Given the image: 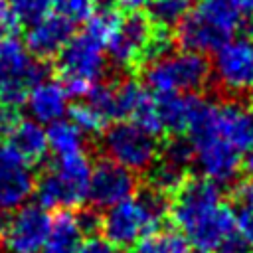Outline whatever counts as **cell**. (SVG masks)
<instances>
[{"label": "cell", "mask_w": 253, "mask_h": 253, "mask_svg": "<svg viewBox=\"0 0 253 253\" xmlns=\"http://www.w3.org/2000/svg\"><path fill=\"white\" fill-rule=\"evenodd\" d=\"M176 229L200 253H213L237 231L235 211L223 202L221 186L210 178H186L172 194L168 210Z\"/></svg>", "instance_id": "6da1fadb"}, {"label": "cell", "mask_w": 253, "mask_h": 253, "mask_svg": "<svg viewBox=\"0 0 253 253\" xmlns=\"http://www.w3.org/2000/svg\"><path fill=\"white\" fill-rule=\"evenodd\" d=\"M245 14L239 0H198L176 26V42L182 49L213 53L241 30Z\"/></svg>", "instance_id": "7a4b0ae2"}, {"label": "cell", "mask_w": 253, "mask_h": 253, "mask_svg": "<svg viewBox=\"0 0 253 253\" xmlns=\"http://www.w3.org/2000/svg\"><path fill=\"white\" fill-rule=\"evenodd\" d=\"M211 105V101L202 97L188 128V138L194 148V164L204 178H210L219 186H235L241 176V154L213 128Z\"/></svg>", "instance_id": "3957f363"}, {"label": "cell", "mask_w": 253, "mask_h": 253, "mask_svg": "<svg viewBox=\"0 0 253 253\" xmlns=\"http://www.w3.org/2000/svg\"><path fill=\"white\" fill-rule=\"evenodd\" d=\"M170 210V198L152 188L142 190L111 208L101 217V229L107 239L119 247H130L140 237L156 231Z\"/></svg>", "instance_id": "277c9868"}, {"label": "cell", "mask_w": 253, "mask_h": 253, "mask_svg": "<svg viewBox=\"0 0 253 253\" xmlns=\"http://www.w3.org/2000/svg\"><path fill=\"white\" fill-rule=\"evenodd\" d=\"M107 67L105 38L91 26L73 34L57 53V71L69 97H87Z\"/></svg>", "instance_id": "5b68a950"}, {"label": "cell", "mask_w": 253, "mask_h": 253, "mask_svg": "<svg viewBox=\"0 0 253 253\" xmlns=\"http://www.w3.org/2000/svg\"><path fill=\"white\" fill-rule=\"evenodd\" d=\"M91 162L85 152L55 156V162L40 176L34 190L45 210H71L87 198Z\"/></svg>", "instance_id": "8992f818"}, {"label": "cell", "mask_w": 253, "mask_h": 253, "mask_svg": "<svg viewBox=\"0 0 253 253\" xmlns=\"http://www.w3.org/2000/svg\"><path fill=\"white\" fill-rule=\"evenodd\" d=\"M211 77V65L204 53L168 51L144 67V81L150 93H196L202 91Z\"/></svg>", "instance_id": "52a82bcc"}, {"label": "cell", "mask_w": 253, "mask_h": 253, "mask_svg": "<svg viewBox=\"0 0 253 253\" xmlns=\"http://www.w3.org/2000/svg\"><path fill=\"white\" fill-rule=\"evenodd\" d=\"M47 77V67L14 38L0 40V101L18 107L30 89Z\"/></svg>", "instance_id": "ba28073f"}, {"label": "cell", "mask_w": 253, "mask_h": 253, "mask_svg": "<svg viewBox=\"0 0 253 253\" xmlns=\"http://www.w3.org/2000/svg\"><path fill=\"white\" fill-rule=\"evenodd\" d=\"M103 150L109 160L128 168L130 172H144L158 158L156 136L130 121H115L103 130Z\"/></svg>", "instance_id": "9c48e42d"}, {"label": "cell", "mask_w": 253, "mask_h": 253, "mask_svg": "<svg viewBox=\"0 0 253 253\" xmlns=\"http://www.w3.org/2000/svg\"><path fill=\"white\" fill-rule=\"evenodd\" d=\"M215 83L227 95L239 97L253 91V40L229 38L213 51Z\"/></svg>", "instance_id": "30bf717a"}, {"label": "cell", "mask_w": 253, "mask_h": 253, "mask_svg": "<svg viewBox=\"0 0 253 253\" xmlns=\"http://www.w3.org/2000/svg\"><path fill=\"white\" fill-rule=\"evenodd\" d=\"M49 213L40 204H24L12 213L8 211L6 223L0 231V243L6 253H42L47 231Z\"/></svg>", "instance_id": "8fae6325"}, {"label": "cell", "mask_w": 253, "mask_h": 253, "mask_svg": "<svg viewBox=\"0 0 253 253\" xmlns=\"http://www.w3.org/2000/svg\"><path fill=\"white\" fill-rule=\"evenodd\" d=\"M152 32H154L152 22L148 20V16L140 14L138 10L121 18L105 43V51L109 59L123 69L134 67L138 61H142Z\"/></svg>", "instance_id": "7c38bea8"}, {"label": "cell", "mask_w": 253, "mask_h": 253, "mask_svg": "<svg viewBox=\"0 0 253 253\" xmlns=\"http://www.w3.org/2000/svg\"><path fill=\"white\" fill-rule=\"evenodd\" d=\"M136 192V178L134 172L128 168L113 162L101 160L91 168L89 186H87V200L95 208H111Z\"/></svg>", "instance_id": "4fadbf2b"}, {"label": "cell", "mask_w": 253, "mask_h": 253, "mask_svg": "<svg viewBox=\"0 0 253 253\" xmlns=\"http://www.w3.org/2000/svg\"><path fill=\"white\" fill-rule=\"evenodd\" d=\"M213 128L243 156L253 152V105L243 99H229L211 105Z\"/></svg>", "instance_id": "5bb4252c"}, {"label": "cell", "mask_w": 253, "mask_h": 253, "mask_svg": "<svg viewBox=\"0 0 253 253\" xmlns=\"http://www.w3.org/2000/svg\"><path fill=\"white\" fill-rule=\"evenodd\" d=\"M36 178L30 164L8 144H0V211L24 206L34 194Z\"/></svg>", "instance_id": "9a60e30c"}, {"label": "cell", "mask_w": 253, "mask_h": 253, "mask_svg": "<svg viewBox=\"0 0 253 253\" xmlns=\"http://www.w3.org/2000/svg\"><path fill=\"white\" fill-rule=\"evenodd\" d=\"M73 36V22L59 14H45L30 24L26 32V47L32 55L47 59L57 55Z\"/></svg>", "instance_id": "2e32d148"}, {"label": "cell", "mask_w": 253, "mask_h": 253, "mask_svg": "<svg viewBox=\"0 0 253 253\" xmlns=\"http://www.w3.org/2000/svg\"><path fill=\"white\" fill-rule=\"evenodd\" d=\"M28 113L40 125H51L63 119L69 111V93L61 81L43 79L34 85L26 97Z\"/></svg>", "instance_id": "e0dca14e"}, {"label": "cell", "mask_w": 253, "mask_h": 253, "mask_svg": "<svg viewBox=\"0 0 253 253\" xmlns=\"http://www.w3.org/2000/svg\"><path fill=\"white\" fill-rule=\"evenodd\" d=\"M200 99L202 97H198L196 93L156 95V107H158L162 132H168V134L188 132Z\"/></svg>", "instance_id": "ac0fdd59"}, {"label": "cell", "mask_w": 253, "mask_h": 253, "mask_svg": "<svg viewBox=\"0 0 253 253\" xmlns=\"http://www.w3.org/2000/svg\"><path fill=\"white\" fill-rule=\"evenodd\" d=\"M6 136H8V146L28 164H36L43 160V156L49 150L47 132L43 125H40L34 119H26V121L18 119V123L12 126V130Z\"/></svg>", "instance_id": "d6986e66"}, {"label": "cell", "mask_w": 253, "mask_h": 253, "mask_svg": "<svg viewBox=\"0 0 253 253\" xmlns=\"http://www.w3.org/2000/svg\"><path fill=\"white\" fill-rule=\"evenodd\" d=\"M81 241L83 231L77 213H71L69 210H57L55 217L49 221V231L42 253H77Z\"/></svg>", "instance_id": "ffe728a7"}, {"label": "cell", "mask_w": 253, "mask_h": 253, "mask_svg": "<svg viewBox=\"0 0 253 253\" xmlns=\"http://www.w3.org/2000/svg\"><path fill=\"white\" fill-rule=\"evenodd\" d=\"M130 253H192V245L178 229H156L130 245Z\"/></svg>", "instance_id": "44dd1931"}, {"label": "cell", "mask_w": 253, "mask_h": 253, "mask_svg": "<svg viewBox=\"0 0 253 253\" xmlns=\"http://www.w3.org/2000/svg\"><path fill=\"white\" fill-rule=\"evenodd\" d=\"M45 132H47V148L55 156L83 152L85 134L75 126V123L65 121V119H59V121L51 123Z\"/></svg>", "instance_id": "7402d4cb"}, {"label": "cell", "mask_w": 253, "mask_h": 253, "mask_svg": "<svg viewBox=\"0 0 253 253\" xmlns=\"http://www.w3.org/2000/svg\"><path fill=\"white\" fill-rule=\"evenodd\" d=\"M194 0H148V20L160 30L176 28L192 10Z\"/></svg>", "instance_id": "603a6c76"}, {"label": "cell", "mask_w": 253, "mask_h": 253, "mask_svg": "<svg viewBox=\"0 0 253 253\" xmlns=\"http://www.w3.org/2000/svg\"><path fill=\"white\" fill-rule=\"evenodd\" d=\"M146 182H148V188L160 192V194H166L168 198L180 188V184L188 178L184 168H178L166 160H160V162H152L146 170Z\"/></svg>", "instance_id": "cb8c5ba5"}, {"label": "cell", "mask_w": 253, "mask_h": 253, "mask_svg": "<svg viewBox=\"0 0 253 253\" xmlns=\"http://www.w3.org/2000/svg\"><path fill=\"white\" fill-rule=\"evenodd\" d=\"M69 121L75 123V126L83 132V134H99L107 128V123L105 119L87 103V101H81L73 107H69Z\"/></svg>", "instance_id": "d4e9b609"}, {"label": "cell", "mask_w": 253, "mask_h": 253, "mask_svg": "<svg viewBox=\"0 0 253 253\" xmlns=\"http://www.w3.org/2000/svg\"><path fill=\"white\" fill-rule=\"evenodd\" d=\"M160 160H166L178 168L188 170L190 164H194V148L190 138H182L180 134H174V138H170L162 150H158Z\"/></svg>", "instance_id": "484cf974"}, {"label": "cell", "mask_w": 253, "mask_h": 253, "mask_svg": "<svg viewBox=\"0 0 253 253\" xmlns=\"http://www.w3.org/2000/svg\"><path fill=\"white\" fill-rule=\"evenodd\" d=\"M55 14L67 18L69 22H85L97 10V0H51Z\"/></svg>", "instance_id": "4316f807"}, {"label": "cell", "mask_w": 253, "mask_h": 253, "mask_svg": "<svg viewBox=\"0 0 253 253\" xmlns=\"http://www.w3.org/2000/svg\"><path fill=\"white\" fill-rule=\"evenodd\" d=\"M20 22L32 24L49 12L51 0H8Z\"/></svg>", "instance_id": "83f0119b"}, {"label": "cell", "mask_w": 253, "mask_h": 253, "mask_svg": "<svg viewBox=\"0 0 253 253\" xmlns=\"http://www.w3.org/2000/svg\"><path fill=\"white\" fill-rule=\"evenodd\" d=\"M77 253H121V247L115 245L111 239H107L105 235H89L79 243Z\"/></svg>", "instance_id": "f1b7e54d"}, {"label": "cell", "mask_w": 253, "mask_h": 253, "mask_svg": "<svg viewBox=\"0 0 253 253\" xmlns=\"http://www.w3.org/2000/svg\"><path fill=\"white\" fill-rule=\"evenodd\" d=\"M235 223L243 239L253 245V206L251 204H239L235 213Z\"/></svg>", "instance_id": "f546056e"}, {"label": "cell", "mask_w": 253, "mask_h": 253, "mask_svg": "<svg viewBox=\"0 0 253 253\" xmlns=\"http://www.w3.org/2000/svg\"><path fill=\"white\" fill-rule=\"evenodd\" d=\"M18 16L16 12L12 10L10 2L8 0H0V40L4 38H12L18 30Z\"/></svg>", "instance_id": "4dcf8cb0"}, {"label": "cell", "mask_w": 253, "mask_h": 253, "mask_svg": "<svg viewBox=\"0 0 253 253\" xmlns=\"http://www.w3.org/2000/svg\"><path fill=\"white\" fill-rule=\"evenodd\" d=\"M77 219L83 235H93L97 233V229H101V215L95 210H83L81 213H77Z\"/></svg>", "instance_id": "1f68e13d"}, {"label": "cell", "mask_w": 253, "mask_h": 253, "mask_svg": "<svg viewBox=\"0 0 253 253\" xmlns=\"http://www.w3.org/2000/svg\"><path fill=\"white\" fill-rule=\"evenodd\" d=\"M16 123H18V111H16V107L0 101V136H6Z\"/></svg>", "instance_id": "d6a6232c"}, {"label": "cell", "mask_w": 253, "mask_h": 253, "mask_svg": "<svg viewBox=\"0 0 253 253\" xmlns=\"http://www.w3.org/2000/svg\"><path fill=\"white\" fill-rule=\"evenodd\" d=\"M235 198H237L239 204H251V206H253V178H249V180L237 184Z\"/></svg>", "instance_id": "836d02e7"}, {"label": "cell", "mask_w": 253, "mask_h": 253, "mask_svg": "<svg viewBox=\"0 0 253 253\" xmlns=\"http://www.w3.org/2000/svg\"><path fill=\"white\" fill-rule=\"evenodd\" d=\"M113 2H117L123 10L136 12V10H140L142 6H146V2H148V0H113Z\"/></svg>", "instance_id": "e575fe53"}, {"label": "cell", "mask_w": 253, "mask_h": 253, "mask_svg": "<svg viewBox=\"0 0 253 253\" xmlns=\"http://www.w3.org/2000/svg\"><path fill=\"white\" fill-rule=\"evenodd\" d=\"M239 4L245 14V20H251V24H253V0H239Z\"/></svg>", "instance_id": "d590c367"}, {"label": "cell", "mask_w": 253, "mask_h": 253, "mask_svg": "<svg viewBox=\"0 0 253 253\" xmlns=\"http://www.w3.org/2000/svg\"><path fill=\"white\" fill-rule=\"evenodd\" d=\"M247 253H253V251H247Z\"/></svg>", "instance_id": "8d00e7d4"}, {"label": "cell", "mask_w": 253, "mask_h": 253, "mask_svg": "<svg viewBox=\"0 0 253 253\" xmlns=\"http://www.w3.org/2000/svg\"><path fill=\"white\" fill-rule=\"evenodd\" d=\"M251 105H253V101H251Z\"/></svg>", "instance_id": "74e56055"}]
</instances>
